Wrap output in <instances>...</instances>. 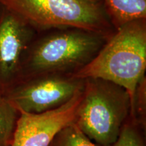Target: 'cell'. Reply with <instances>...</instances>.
<instances>
[{"label": "cell", "mask_w": 146, "mask_h": 146, "mask_svg": "<svg viewBox=\"0 0 146 146\" xmlns=\"http://www.w3.org/2000/svg\"><path fill=\"white\" fill-rule=\"evenodd\" d=\"M145 131L146 129L129 116L118 138L111 146H146Z\"/></svg>", "instance_id": "30bf717a"}, {"label": "cell", "mask_w": 146, "mask_h": 146, "mask_svg": "<svg viewBox=\"0 0 146 146\" xmlns=\"http://www.w3.org/2000/svg\"><path fill=\"white\" fill-rule=\"evenodd\" d=\"M91 1H102V0H91Z\"/></svg>", "instance_id": "4fadbf2b"}, {"label": "cell", "mask_w": 146, "mask_h": 146, "mask_svg": "<svg viewBox=\"0 0 146 146\" xmlns=\"http://www.w3.org/2000/svg\"><path fill=\"white\" fill-rule=\"evenodd\" d=\"M83 89L53 110L41 114L20 112L11 146H50L63 128L74 123Z\"/></svg>", "instance_id": "52a82bcc"}, {"label": "cell", "mask_w": 146, "mask_h": 146, "mask_svg": "<svg viewBox=\"0 0 146 146\" xmlns=\"http://www.w3.org/2000/svg\"><path fill=\"white\" fill-rule=\"evenodd\" d=\"M37 31L54 27H74L111 37L116 29L103 1L91 0H0Z\"/></svg>", "instance_id": "277c9868"}, {"label": "cell", "mask_w": 146, "mask_h": 146, "mask_svg": "<svg viewBox=\"0 0 146 146\" xmlns=\"http://www.w3.org/2000/svg\"><path fill=\"white\" fill-rule=\"evenodd\" d=\"M20 112L0 94V146H11Z\"/></svg>", "instance_id": "9c48e42d"}, {"label": "cell", "mask_w": 146, "mask_h": 146, "mask_svg": "<svg viewBox=\"0 0 146 146\" xmlns=\"http://www.w3.org/2000/svg\"><path fill=\"white\" fill-rule=\"evenodd\" d=\"M131 98L125 89L102 78H85L74 124L100 146H111L130 116Z\"/></svg>", "instance_id": "3957f363"}, {"label": "cell", "mask_w": 146, "mask_h": 146, "mask_svg": "<svg viewBox=\"0 0 146 146\" xmlns=\"http://www.w3.org/2000/svg\"><path fill=\"white\" fill-rule=\"evenodd\" d=\"M37 31L26 20L0 4V94L22 78L24 56Z\"/></svg>", "instance_id": "8992f818"}, {"label": "cell", "mask_w": 146, "mask_h": 146, "mask_svg": "<svg viewBox=\"0 0 146 146\" xmlns=\"http://www.w3.org/2000/svg\"><path fill=\"white\" fill-rule=\"evenodd\" d=\"M145 70L146 18H141L116 29L96 57L73 75L117 84L127 90L131 102Z\"/></svg>", "instance_id": "7a4b0ae2"}, {"label": "cell", "mask_w": 146, "mask_h": 146, "mask_svg": "<svg viewBox=\"0 0 146 146\" xmlns=\"http://www.w3.org/2000/svg\"><path fill=\"white\" fill-rule=\"evenodd\" d=\"M108 39L74 27L39 31L24 56L21 79L45 73L74 74L96 57Z\"/></svg>", "instance_id": "6da1fadb"}, {"label": "cell", "mask_w": 146, "mask_h": 146, "mask_svg": "<svg viewBox=\"0 0 146 146\" xmlns=\"http://www.w3.org/2000/svg\"><path fill=\"white\" fill-rule=\"evenodd\" d=\"M50 146H100L85 135L74 123L63 128Z\"/></svg>", "instance_id": "8fae6325"}, {"label": "cell", "mask_w": 146, "mask_h": 146, "mask_svg": "<svg viewBox=\"0 0 146 146\" xmlns=\"http://www.w3.org/2000/svg\"><path fill=\"white\" fill-rule=\"evenodd\" d=\"M131 117L146 129V76L139 82L131 102Z\"/></svg>", "instance_id": "7c38bea8"}, {"label": "cell", "mask_w": 146, "mask_h": 146, "mask_svg": "<svg viewBox=\"0 0 146 146\" xmlns=\"http://www.w3.org/2000/svg\"><path fill=\"white\" fill-rule=\"evenodd\" d=\"M84 84L73 74L45 73L22 78L2 96L19 112L41 114L64 105Z\"/></svg>", "instance_id": "5b68a950"}, {"label": "cell", "mask_w": 146, "mask_h": 146, "mask_svg": "<svg viewBox=\"0 0 146 146\" xmlns=\"http://www.w3.org/2000/svg\"><path fill=\"white\" fill-rule=\"evenodd\" d=\"M115 29L135 20L146 18V0H102Z\"/></svg>", "instance_id": "ba28073f"}]
</instances>
